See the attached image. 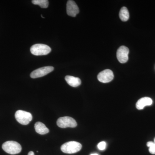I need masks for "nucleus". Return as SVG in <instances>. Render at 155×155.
<instances>
[{
	"mask_svg": "<svg viewBox=\"0 0 155 155\" xmlns=\"http://www.w3.org/2000/svg\"><path fill=\"white\" fill-rule=\"evenodd\" d=\"M2 147L5 152L11 155L19 153L22 150L20 144L14 141H8L4 143Z\"/></svg>",
	"mask_w": 155,
	"mask_h": 155,
	"instance_id": "f257e3e1",
	"label": "nucleus"
},
{
	"mask_svg": "<svg viewBox=\"0 0 155 155\" xmlns=\"http://www.w3.org/2000/svg\"><path fill=\"white\" fill-rule=\"evenodd\" d=\"M82 148V145L78 142L72 141L66 143L61 147L63 152L68 154L75 153L79 151Z\"/></svg>",
	"mask_w": 155,
	"mask_h": 155,
	"instance_id": "f03ea898",
	"label": "nucleus"
},
{
	"mask_svg": "<svg viewBox=\"0 0 155 155\" xmlns=\"http://www.w3.org/2000/svg\"><path fill=\"white\" fill-rule=\"evenodd\" d=\"M51 49L48 46L41 44L33 45L30 48V51L32 54L35 56L45 55L49 54Z\"/></svg>",
	"mask_w": 155,
	"mask_h": 155,
	"instance_id": "7ed1b4c3",
	"label": "nucleus"
},
{
	"mask_svg": "<svg viewBox=\"0 0 155 155\" xmlns=\"http://www.w3.org/2000/svg\"><path fill=\"white\" fill-rule=\"evenodd\" d=\"M15 116L17 122L23 125H28L32 119V115L30 113L21 110L17 111Z\"/></svg>",
	"mask_w": 155,
	"mask_h": 155,
	"instance_id": "20e7f679",
	"label": "nucleus"
},
{
	"mask_svg": "<svg viewBox=\"0 0 155 155\" xmlns=\"http://www.w3.org/2000/svg\"><path fill=\"white\" fill-rule=\"evenodd\" d=\"M57 123L58 127L61 128L75 127L77 125L75 119L69 116L61 117L58 119Z\"/></svg>",
	"mask_w": 155,
	"mask_h": 155,
	"instance_id": "39448f33",
	"label": "nucleus"
},
{
	"mask_svg": "<svg viewBox=\"0 0 155 155\" xmlns=\"http://www.w3.org/2000/svg\"><path fill=\"white\" fill-rule=\"evenodd\" d=\"M54 69V67L51 66L41 67L34 70L31 72L30 74V77L32 78L43 77L52 72Z\"/></svg>",
	"mask_w": 155,
	"mask_h": 155,
	"instance_id": "423d86ee",
	"label": "nucleus"
},
{
	"mask_svg": "<svg viewBox=\"0 0 155 155\" xmlns=\"http://www.w3.org/2000/svg\"><path fill=\"white\" fill-rule=\"evenodd\" d=\"M129 49L125 46H122L118 49L116 53L117 59L121 64H125L128 60Z\"/></svg>",
	"mask_w": 155,
	"mask_h": 155,
	"instance_id": "0eeeda50",
	"label": "nucleus"
},
{
	"mask_svg": "<svg viewBox=\"0 0 155 155\" xmlns=\"http://www.w3.org/2000/svg\"><path fill=\"white\" fill-rule=\"evenodd\" d=\"M114 78L113 71L110 69H105L99 73L97 75L98 80L102 83H108L110 82Z\"/></svg>",
	"mask_w": 155,
	"mask_h": 155,
	"instance_id": "6e6552de",
	"label": "nucleus"
},
{
	"mask_svg": "<svg viewBox=\"0 0 155 155\" xmlns=\"http://www.w3.org/2000/svg\"><path fill=\"white\" fill-rule=\"evenodd\" d=\"M67 11L69 16L75 17L79 13V8L74 1L69 0L67 3Z\"/></svg>",
	"mask_w": 155,
	"mask_h": 155,
	"instance_id": "1a4fd4ad",
	"label": "nucleus"
},
{
	"mask_svg": "<svg viewBox=\"0 0 155 155\" xmlns=\"http://www.w3.org/2000/svg\"><path fill=\"white\" fill-rule=\"evenodd\" d=\"M153 101L148 97L141 98L137 101L136 104L137 109L139 110H142L145 107L152 104Z\"/></svg>",
	"mask_w": 155,
	"mask_h": 155,
	"instance_id": "9d476101",
	"label": "nucleus"
},
{
	"mask_svg": "<svg viewBox=\"0 0 155 155\" xmlns=\"http://www.w3.org/2000/svg\"><path fill=\"white\" fill-rule=\"evenodd\" d=\"M65 80L70 86L73 87H77L81 84V80L78 78L67 75L65 77Z\"/></svg>",
	"mask_w": 155,
	"mask_h": 155,
	"instance_id": "9b49d317",
	"label": "nucleus"
},
{
	"mask_svg": "<svg viewBox=\"0 0 155 155\" xmlns=\"http://www.w3.org/2000/svg\"><path fill=\"white\" fill-rule=\"evenodd\" d=\"M35 128L37 133L40 134H46L49 132L48 128L41 122H37L35 123Z\"/></svg>",
	"mask_w": 155,
	"mask_h": 155,
	"instance_id": "f8f14e48",
	"label": "nucleus"
},
{
	"mask_svg": "<svg viewBox=\"0 0 155 155\" xmlns=\"http://www.w3.org/2000/svg\"><path fill=\"white\" fill-rule=\"evenodd\" d=\"M119 16L120 19L123 22H126L128 20L129 18V14L127 8L122 7L119 12Z\"/></svg>",
	"mask_w": 155,
	"mask_h": 155,
	"instance_id": "ddd939ff",
	"label": "nucleus"
},
{
	"mask_svg": "<svg viewBox=\"0 0 155 155\" xmlns=\"http://www.w3.org/2000/svg\"><path fill=\"white\" fill-rule=\"evenodd\" d=\"M32 3L34 5L39 6L42 8H46L48 7L49 2L47 0H33Z\"/></svg>",
	"mask_w": 155,
	"mask_h": 155,
	"instance_id": "4468645a",
	"label": "nucleus"
},
{
	"mask_svg": "<svg viewBox=\"0 0 155 155\" xmlns=\"http://www.w3.org/2000/svg\"><path fill=\"white\" fill-rule=\"evenodd\" d=\"M147 146L149 147L150 153L152 154H155V144L154 142L149 141L147 143Z\"/></svg>",
	"mask_w": 155,
	"mask_h": 155,
	"instance_id": "2eb2a0df",
	"label": "nucleus"
},
{
	"mask_svg": "<svg viewBox=\"0 0 155 155\" xmlns=\"http://www.w3.org/2000/svg\"><path fill=\"white\" fill-rule=\"evenodd\" d=\"M106 147V143L105 142L102 141L99 143L98 144L97 147L100 150H105Z\"/></svg>",
	"mask_w": 155,
	"mask_h": 155,
	"instance_id": "dca6fc26",
	"label": "nucleus"
},
{
	"mask_svg": "<svg viewBox=\"0 0 155 155\" xmlns=\"http://www.w3.org/2000/svg\"><path fill=\"white\" fill-rule=\"evenodd\" d=\"M28 155H35L33 151H30L28 153Z\"/></svg>",
	"mask_w": 155,
	"mask_h": 155,
	"instance_id": "f3484780",
	"label": "nucleus"
},
{
	"mask_svg": "<svg viewBox=\"0 0 155 155\" xmlns=\"http://www.w3.org/2000/svg\"><path fill=\"white\" fill-rule=\"evenodd\" d=\"M98 155L97 154V153H94V154H91V155Z\"/></svg>",
	"mask_w": 155,
	"mask_h": 155,
	"instance_id": "a211bd4d",
	"label": "nucleus"
},
{
	"mask_svg": "<svg viewBox=\"0 0 155 155\" xmlns=\"http://www.w3.org/2000/svg\"><path fill=\"white\" fill-rule=\"evenodd\" d=\"M154 143H155V138H154Z\"/></svg>",
	"mask_w": 155,
	"mask_h": 155,
	"instance_id": "6ab92c4d",
	"label": "nucleus"
}]
</instances>
